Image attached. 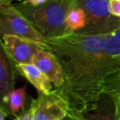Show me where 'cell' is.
<instances>
[{
    "label": "cell",
    "instance_id": "cell-1",
    "mask_svg": "<svg viewBox=\"0 0 120 120\" xmlns=\"http://www.w3.org/2000/svg\"><path fill=\"white\" fill-rule=\"evenodd\" d=\"M105 36L72 33L47 41L63 68L64 82L55 89L71 111L92 107L120 84V58L104 51Z\"/></svg>",
    "mask_w": 120,
    "mask_h": 120
},
{
    "label": "cell",
    "instance_id": "cell-2",
    "mask_svg": "<svg viewBox=\"0 0 120 120\" xmlns=\"http://www.w3.org/2000/svg\"><path fill=\"white\" fill-rule=\"evenodd\" d=\"M76 0H48L39 6L24 1L15 3V8L27 19L36 30L47 39L70 34L67 27V16Z\"/></svg>",
    "mask_w": 120,
    "mask_h": 120
},
{
    "label": "cell",
    "instance_id": "cell-3",
    "mask_svg": "<svg viewBox=\"0 0 120 120\" xmlns=\"http://www.w3.org/2000/svg\"><path fill=\"white\" fill-rule=\"evenodd\" d=\"M76 2L86 15V24L78 34L106 35L120 28V18L111 13L109 0H76Z\"/></svg>",
    "mask_w": 120,
    "mask_h": 120
},
{
    "label": "cell",
    "instance_id": "cell-4",
    "mask_svg": "<svg viewBox=\"0 0 120 120\" xmlns=\"http://www.w3.org/2000/svg\"><path fill=\"white\" fill-rule=\"evenodd\" d=\"M8 35L26 38L47 45L48 39L39 34L8 0L0 2V37Z\"/></svg>",
    "mask_w": 120,
    "mask_h": 120
},
{
    "label": "cell",
    "instance_id": "cell-5",
    "mask_svg": "<svg viewBox=\"0 0 120 120\" xmlns=\"http://www.w3.org/2000/svg\"><path fill=\"white\" fill-rule=\"evenodd\" d=\"M29 108L32 120H63L69 111L68 102L55 88L50 94H38Z\"/></svg>",
    "mask_w": 120,
    "mask_h": 120
},
{
    "label": "cell",
    "instance_id": "cell-6",
    "mask_svg": "<svg viewBox=\"0 0 120 120\" xmlns=\"http://www.w3.org/2000/svg\"><path fill=\"white\" fill-rule=\"evenodd\" d=\"M2 39L15 65L30 64L37 52L41 50L49 49L47 45L18 36L8 35L3 37Z\"/></svg>",
    "mask_w": 120,
    "mask_h": 120
},
{
    "label": "cell",
    "instance_id": "cell-7",
    "mask_svg": "<svg viewBox=\"0 0 120 120\" xmlns=\"http://www.w3.org/2000/svg\"><path fill=\"white\" fill-rule=\"evenodd\" d=\"M68 117L72 120H118L114 102L111 95L104 93L90 108L83 111H68Z\"/></svg>",
    "mask_w": 120,
    "mask_h": 120
},
{
    "label": "cell",
    "instance_id": "cell-8",
    "mask_svg": "<svg viewBox=\"0 0 120 120\" xmlns=\"http://www.w3.org/2000/svg\"><path fill=\"white\" fill-rule=\"evenodd\" d=\"M16 66L8 54L0 37V106L8 109V95L14 89L16 80Z\"/></svg>",
    "mask_w": 120,
    "mask_h": 120
},
{
    "label": "cell",
    "instance_id": "cell-9",
    "mask_svg": "<svg viewBox=\"0 0 120 120\" xmlns=\"http://www.w3.org/2000/svg\"><path fill=\"white\" fill-rule=\"evenodd\" d=\"M34 64L43 74H45L53 84L54 88H59L64 82L62 65L57 56L49 49L41 50L33 58Z\"/></svg>",
    "mask_w": 120,
    "mask_h": 120
},
{
    "label": "cell",
    "instance_id": "cell-10",
    "mask_svg": "<svg viewBox=\"0 0 120 120\" xmlns=\"http://www.w3.org/2000/svg\"><path fill=\"white\" fill-rule=\"evenodd\" d=\"M17 72L24 77L38 92V94H50L53 91L52 83L34 64H17Z\"/></svg>",
    "mask_w": 120,
    "mask_h": 120
},
{
    "label": "cell",
    "instance_id": "cell-11",
    "mask_svg": "<svg viewBox=\"0 0 120 120\" xmlns=\"http://www.w3.org/2000/svg\"><path fill=\"white\" fill-rule=\"evenodd\" d=\"M67 27L70 34H78L82 30L86 24V15L84 10L75 2V4L70 8L67 16Z\"/></svg>",
    "mask_w": 120,
    "mask_h": 120
},
{
    "label": "cell",
    "instance_id": "cell-12",
    "mask_svg": "<svg viewBox=\"0 0 120 120\" xmlns=\"http://www.w3.org/2000/svg\"><path fill=\"white\" fill-rule=\"evenodd\" d=\"M26 98V87L14 88L7 98L8 109L12 115H17L24 107Z\"/></svg>",
    "mask_w": 120,
    "mask_h": 120
},
{
    "label": "cell",
    "instance_id": "cell-13",
    "mask_svg": "<svg viewBox=\"0 0 120 120\" xmlns=\"http://www.w3.org/2000/svg\"><path fill=\"white\" fill-rule=\"evenodd\" d=\"M104 51L111 56H120V28L112 33L106 34Z\"/></svg>",
    "mask_w": 120,
    "mask_h": 120
},
{
    "label": "cell",
    "instance_id": "cell-14",
    "mask_svg": "<svg viewBox=\"0 0 120 120\" xmlns=\"http://www.w3.org/2000/svg\"><path fill=\"white\" fill-rule=\"evenodd\" d=\"M109 95H111L113 99L116 116H117L118 120H120V84L114 89V91L112 93H111Z\"/></svg>",
    "mask_w": 120,
    "mask_h": 120
},
{
    "label": "cell",
    "instance_id": "cell-15",
    "mask_svg": "<svg viewBox=\"0 0 120 120\" xmlns=\"http://www.w3.org/2000/svg\"><path fill=\"white\" fill-rule=\"evenodd\" d=\"M109 8L113 16L120 18V0H109Z\"/></svg>",
    "mask_w": 120,
    "mask_h": 120
},
{
    "label": "cell",
    "instance_id": "cell-16",
    "mask_svg": "<svg viewBox=\"0 0 120 120\" xmlns=\"http://www.w3.org/2000/svg\"><path fill=\"white\" fill-rule=\"evenodd\" d=\"M15 120H32V112L31 109L28 108L27 110L23 111L20 115H18Z\"/></svg>",
    "mask_w": 120,
    "mask_h": 120
},
{
    "label": "cell",
    "instance_id": "cell-17",
    "mask_svg": "<svg viewBox=\"0 0 120 120\" xmlns=\"http://www.w3.org/2000/svg\"><path fill=\"white\" fill-rule=\"evenodd\" d=\"M23 1L32 5V6H39V5H42V4L46 3L48 0H23Z\"/></svg>",
    "mask_w": 120,
    "mask_h": 120
},
{
    "label": "cell",
    "instance_id": "cell-18",
    "mask_svg": "<svg viewBox=\"0 0 120 120\" xmlns=\"http://www.w3.org/2000/svg\"><path fill=\"white\" fill-rule=\"evenodd\" d=\"M7 115H8L7 109L4 108L3 106H0V120H5Z\"/></svg>",
    "mask_w": 120,
    "mask_h": 120
},
{
    "label": "cell",
    "instance_id": "cell-19",
    "mask_svg": "<svg viewBox=\"0 0 120 120\" xmlns=\"http://www.w3.org/2000/svg\"><path fill=\"white\" fill-rule=\"evenodd\" d=\"M63 120H72V119H71L70 117H68V116H67V117H66L65 119H63Z\"/></svg>",
    "mask_w": 120,
    "mask_h": 120
},
{
    "label": "cell",
    "instance_id": "cell-20",
    "mask_svg": "<svg viewBox=\"0 0 120 120\" xmlns=\"http://www.w3.org/2000/svg\"><path fill=\"white\" fill-rule=\"evenodd\" d=\"M9 1H11V2H12V1H18V2H21V1H23V0H9Z\"/></svg>",
    "mask_w": 120,
    "mask_h": 120
},
{
    "label": "cell",
    "instance_id": "cell-21",
    "mask_svg": "<svg viewBox=\"0 0 120 120\" xmlns=\"http://www.w3.org/2000/svg\"><path fill=\"white\" fill-rule=\"evenodd\" d=\"M1 1H5V0H0V2H1ZM8 1H9V0H8ZM10 2H11V1H10Z\"/></svg>",
    "mask_w": 120,
    "mask_h": 120
},
{
    "label": "cell",
    "instance_id": "cell-22",
    "mask_svg": "<svg viewBox=\"0 0 120 120\" xmlns=\"http://www.w3.org/2000/svg\"><path fill=\"white\" fill-rule=\"evenodd\" d=\"M119 58H120V56H119Z\"/></svg>",
    "mask_w": 120,
    "mask_h": 120
}]
</instances>
